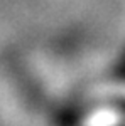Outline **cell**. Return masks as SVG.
<instances>
[{
  "instance_id": "obj_1",
  "label": "cell",
  "mask_w": 125,
  "mask_h": 126,
  "mask_svg": "<svg viewBox=\"0 0 125 126\" xmlns=\"http://www.w3.org/2000/svg\"><path fill=\"white\" fill-rule=\"evenodd\" d=\"M122 108H125V103H124V104H122Z\"/></svg>"
}]
</instances>
